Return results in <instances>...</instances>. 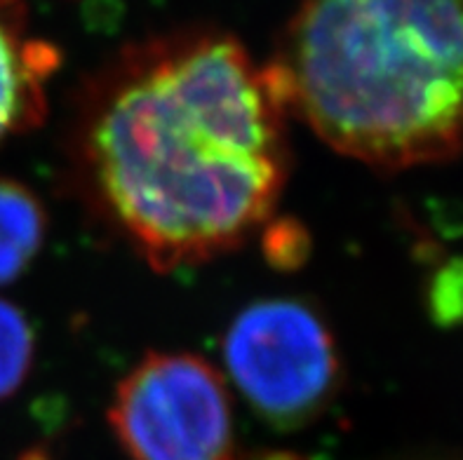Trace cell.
I'll use <instances>...</instances> for the list:
<instances>
[{"instance_id":"obj_1","label":"cell","mask_w":463,"mask_h":460,"mask_svg":"<svg viewBox=\"0 0 463 460\" xmlns=\"http://www.w3.org/2000/svg\"><path fill=\"white\" fill-rule=\"evenodd\" d=\"M288 111L242 42L188 26L132 42L78 94L71 169L90 210L158 273L264 230L288 183Z\"/></svg>"},{"instance_id":"obj_2","label":"cell","mask_w":463,"mask_h":460,"mask_svg":"<svg viewBox=\"0 0 463 460\" xmlns=\"http://www.w3.org/2000/svg\"><path fill=\"white\" fill-rule=\"evenodd\" d=\"M264 69L341 155L398 172L463 153V0H301Z\"/></svg>"},{"instance_id":"obj_3","label":"cell","mask_w":463,"mask_h":460,"mask_svg":"<svg viewBox=\"0 0 463 460\" xmlns=\"http://www.w3.org/2000/svg\"><path fill=\"white\" fill-rule=\"evenodd\" d=\"M223 360L257 416L282 432L311 426L341 390V357L327 322L297 298H261L231 322Z\"/></svg>"},{"instance_id":"obj_4","label":"cell","mask_w":463,"mask_h":460,"mask_svg":"<svg viewBox=\"0 0 463 460\" xmlns=\"http://www.w3.org/2000/svg\"><path fill=\"white\" fill-rule=\"evenodd\" d=\"M109 423L129 460H241L226 380L194 352H148L118 383Z\"/></svg>"},{"instance_id":"obj_5","label":"cell","mask_w":463,"mask_h":460,"mask_svg":"<svg viewBox=\"0 0 463 460\" xmlns=\"http://www.w3.org/2000/svg\"><path fill=\"white\" fill-rule=\"evenodd\" d=\"M59 59L57 47L31 31L26 0H0V141L45 120Z\"/></svg>"},{"instance_id":"obj_6","label":"cell","mask_w":463,"mask_h":460,"mask_svg":"<svg viewBox=\"0 0 463 460\" xmlns=\"http://www.w3.org/2000/svg\"><path fill=\"white\" fill-rule=\"evenodd\" d=\"M47 214L29 186L0 176V286L17 280L43 249Z\"/></svg>"},{"instance_id":"obj_7","label":"cell","mask_w":463,"mask_h":460,"mask_svg":"<svg viewBox=\"0 0 463 460\" xmlns=\"http://www.w3.org/2000/svg\"><path fill=\"white\" fill-rule=\"evenodd\" d=\"M35 338L29 317L0 298V399L14 395L33 364Z\"/></svg>"},{"instance_id":"obj_8","label":"cell","mask_w":463,"mask_h":460,"mask_svg":"<svg viewBox=\"0 0 463 460\" xmlns=\"http://www.w3.org/2000/svg\"><path fill=\"white\" fill-rule=\"evenodd\" d=\"M264 228L266 258H269L273 266H278V268H297V266L306 258V251H308V245H311L304 226L297 221H269Z\"/></svg>"},{"instance_id":"obj_9","label":"cell","mask_w":463,"mask_h":460,"mask_svg":"<svg viewBox=\"0 0 463 460\" xmlns=\"http://www.w3.org/2000/svg\"><path fill=\"white\" fill-rule=\"evenodd\" d=\"M433 314L442 322H454L463 317V263H452L435 277L430 292Z\"/></svg>"},{"instance_id":"obj_10","label":"cell","mask_w":463,"mask_h":460,"mask_svg":"<svg viewBox=\"0 0 463 460\" xmlns=\"http://www.w3.org/2000/svg\"><path fill=\"white\" fill-rule=\"evenodd\" d=\"M259 460H301V458H297V455L292 454H264V455H259Z\"/></svg>"},{"instance_id":"obj_11","label":"cell","mask_w":463,"mask_h":460,"mask_svg":"<svg viewBox=\"0 0 463 460\" xmlns=\"http://www.w3.org/2000/svg\"><path fill=\"white\" fill-rule=\"evenodd\" d=\"M24 460H45V458H43V455H38V454H33V455H26Z\"/></svg>"}]
</instances>
